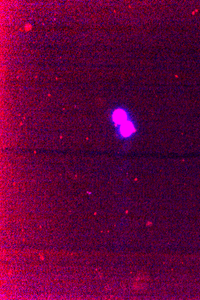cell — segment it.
Here are the masks:
<instances>
[{
	"label": "cell",
	"instance_id": "obj_1",
	"mask_svg": "<svg viewBox=\"0 0 200 300\" xmlns=\"http://www.w3.org/2000/svg\"><path fill=\"white\" fill-rule=\"evenodd\" d=\"M133 130V127L131 124H125L122 128V133L124 136H128L130 134Z\"/></svg>",
	"mask_w": 200,
	"mask_h": 300
},
{
	"label": "cell",
	"instance_id": "obj_2",
	"mask_svg": "<svg viewBox=\"0 0 200 300\" xmlns=\"http://www.w3.org/2000/svg\"><path fill=\"white\" fill-rule=\"evenodd\" d=\"M114 121L117 122H121L125 119V115L122 111H117L114 115Z\"/></svg>",
	"mask_w": 200,
	"mask_h": 300
}]
</instances>
